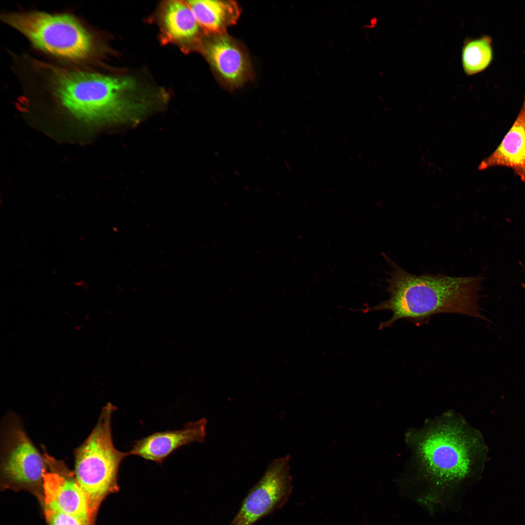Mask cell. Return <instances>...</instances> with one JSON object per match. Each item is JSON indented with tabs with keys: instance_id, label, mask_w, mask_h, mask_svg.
<instances>
[{
	"instance_id": "obj_8",
	"label": "cell",
	"mask_w": 525,
	"mask_h": 525,
	"mask_svg": "<svg viewBox=\"0 0 525 525\" xmlns=\"http://www.w3.org/2000/svg\"><path fill=\"white\" fill-rule=\"evenodd\" d=\"M43 455L47 466L42 486L45 507L75 517L83 525H94L87 497L73 472L63 460L46 453Z\"/></svg>"
},
{
	"instance_id": "obj_5",
	"label": "cell",
	"mask_w": 525,
	"mask_h": 525,
	"mask_svg": "<svg viewBox=\"0 0 525 525\" xmlns=\"http://www.w3.org/2000/svg\"><path fill=\"white\" fill-rule=\"evenodd\" d=\"M116 409L109 402L102 408L92 431L74 453V477L87 497L93 525L103 500L118 490L119 469L129 455L118 450L113 443L111 420Z\"/></svg>"
},
{
	"instance_id": "obj_15",
	"label": "cell",
	"mask_w": 525,
	"mask_h": 525,
	"mask_svg": "<svg viewBox=\"0 0 525 525\" xmlns=\"http://www.w3.org/2000/svg\"><path fill=\"white\" fill-rule=\"evenodd\" d=\"M44 514L48 525H83L75 517L45 507Z\"/></svg>"
},
{
	"instance_id": "obj_10",
	"label": "cell",
	"mask_w": 525,
	"mask_h": 525,
	"mask_svg": "<svg viewBox=\"0 0 525 525\" xmlns=\"http://www.w3.org/2000/svg\"><path fill=\"white\" fill-rule=\"evenodd\" d=\"M207 420L201 418L187 423L181 429L156 432L135 441L129 455L162 463L172 452L192 443H203L206 436Z\"/></svg>"
},
{
	"instance_id": "obj_2",
	"label": "cell",
	"mask_w": 525,
	"mask_h": 525,
	"mask_svg": "<svg viewBox=\"0 0 525 525\" xmlns=\"http://www.w3.org/2000/svg\"><path fill=\"white\" fill-rule=\"evenodd\" d=\"M383 257L392 267L386 280L389 298L374 306L353 310L365 313L391 311V317L380 323L379 330L391 327L401 319L421 325L428 323L432 316L442 313L461 314L490 321L481 314L479 303L481 276L414 275L385 254Z\"/></svg>"
},
{
	"instance_id": "obj_1",
	"label": "cell",
	"mask_w": 525,
	"mask_h": 525,
	"mask_svg": "<svg viewBox=\"0 0 525 525\" xmlns=\"http://www.w3.org/2000/svg\"><path fill=\"white\" fill-rule=\"evenodd\" d=\"M43 90L77 119L90 123L135 121L148 109L144 88L134 78L69 66L30 61Z\"/></svg>"
},
{
	"instance_id": "obj_11",
	"label": "cell",
	"mask_w": 525,
	"mask_h": 525,
	"mask_svg": "<svg viewBox=\"0 0 525 525\" xmlns=\"http://www.w3.org/2000/svg\"><path fill=\"white\" fill-rule=\"evenodd\" d=\"M511 169L525 183V93L521 109L503 139L478 165L479 170L492 167Z\"/></svg>"
},
{
	"instance_id": "obj_12",
	"label": "cell",
	"mask_w": 525,
	"mask_h": 525,
	"mask_svg": "<svg viewBox=\"0 0 525 525\" xmlns=\"http://www.w3.org/2000/svg\"><path fill=\"white\" fill-rule=\"evenodd\" d=\"M162 21L166 35L189 48L200 49L207 35L187 1L172 0L164 7Z\"/></svg>"
},
{
	"instance_id": "obj_3",
	"label": "cell",
	"mask_w": 525,
	"mask_h": 525,
	"mask_svg": "<svg viewBox=\"0 0 525 525\" xmlns=\"http://www.w3.org/2000/svg\"><path fill=\"white\" fill-rule=\"evenodd\" d=\"M407 439L412 451L414 479L426 486L422 500L430 503L450 494L466 482L482 456L477 435L454 415L442 416L411 431Z\"/></svg>"
},
{
	"instance_id": "obj_16",
	"label": "cell",
	"mask_w": 525,
	"mask_h": 525,
	"mask_svg": "<svg viewBox=\"0 0 525 525\" xmlns=\"http://www.w3.org/2000/svg\"><path fill=\"white\" fill-rule=\"evenodd\" d=\"M524 269H525V267H524Z\"/></svg>"
},
{
	"instance_id": "obj_6",
	"label": "cell",
	"mask_w": 525,
	"mask_h": 525,
	"mask_svg": "<svg viewBox=\"0 0 525 525\" xmlns=\"http://www.w3.org/2000/svg\"><path fill=\"white\" fill-rule=\"evenodd\" d=\"M47 466L30 439L19 418L8 414L2 420L0 438V474L5 486L31 488L43 486Z\"/></svg>"
},
{
	"instance_id": "obj_4",
	"label": "cell",
	"mask_w": 525,
	"mask_h": 525,
	"mask_svg": "<svg viewBox=\"0 0 525 525\" xmlns=\"http://www.w3.org/2000/svg\"><path fill=\"white\" fill-rule=\"evenodd\" d=\"M1 17L35 47L63 60L89 62L98 52L94 32L70 14L30 11L5 12Z\"/></svg>"
},
{
	"instance_id": "obj_13",
	"label": "cell",
	"mask_w": 525,
	"mask_h": 525,
	"mask_svg": "<svg viewBox=\"0 0 525 525\" xmlns=\"http://www.w3.org/2000/svg\"><path fill=\"white\" fill-rule=\"evenodd\" d=\"M199 24L207 35L226 33L240 15L238 4L233 0L187 1Z\"/></svg>"
},
{
	"instance_id": "obj_14",
	"label": "cell",
	"mask_w": 525,
	"mask_h": 525,
	"mask_svg": "<svg viewBox=\"0 0 525 525\" xmlns=\"http://www.w3.org/2000/svg\"><path fill=\"white\" fill-rule=\"evenodd\" d=\"M493 59L492 39L488 35L466 42L462 52V62L465 73L472 75L485 70Z\"/></svg>"
},
{
	"instance_id": "obj_7",
	"label": "cell",
	"mask_w": 525,
	"mask_h": 525,
	"mask_svg": "<svg viewBox=\"0 0 525 525\" xmlns=\"http://www.w3.org/2000/svg\"><path fill=\"white\" fill-rule=\"evenodd\" d=\"M290 455L275 459L251 489L230 525H253L287 502L292 491Z\"/></svg>"
},
{
	"instance_id": "obj_9",
	"label": "cell",
	"mask_w": 525,
	"mask_h": 525,
	"mask_svg": "<svg viewBox=\"0 0 525 525\" xmlns=\"http://www.w3.org/2000/svg\"><path fill=\"white\" fill-rule=\"evenodd\" d=\"M200 50L226 87L237 88L252 77L251 63L245 48L226 33L207 35Z\"/></svg>"
}]
</instances>
